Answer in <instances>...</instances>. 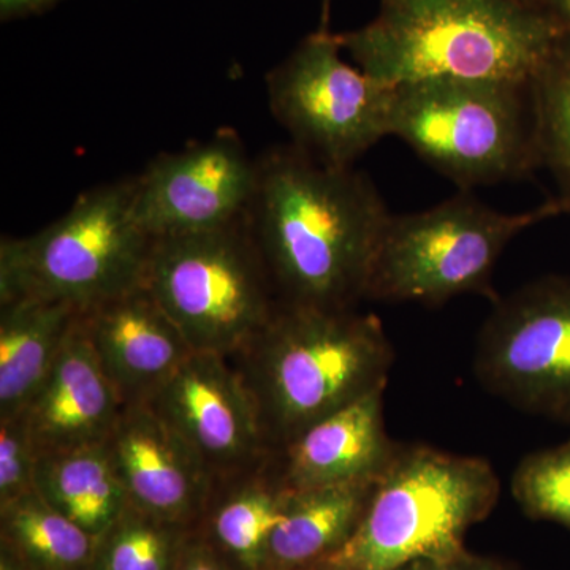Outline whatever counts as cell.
Instances as JSON below:
<instances>
[{"label":"cell","mask_w":570,"mask_h":570,"mask_svg":"<svg viewBox=\"0 0 570 570\" xmlns=\"http://www.w3.org/2000/svg\"><path fill=\"white\" fill-rule=\"evenodd\" d=\"M193 530L129 505L97 540L89 570H175L179 551Z\"/></svg>","instance_id":"obj_22"},{"label":"cell","mask_w":570,"mask_h":570,"mask_svg":"<svg viewBox=\"0 0 570 570\" xmlns=\"http://www.w3.org/2000/svg\"><path fill=\"white\" fill-rule=\"evenodd\" d=\"M2 553L26 570H89L97 540L37 491L0 508Z\"/></svg>","instance_id":"obj_21"},{"label":"cell","mask_w":570,"mask_h":570,"mask_svg":"<svg viewBox=\"0 0 570 570\" xmlns=\"http://www.w3.org/2000/svg\"><path fill=\"white\" fill-rule=\"evenodd\" d=\"M247 225L285 305L348 309L366 299L390 216L374 184L294 145L257 159Z\"/></svg>","instance_id":"obj_1"},{"label":"cell","mask_w":570,"mask_h":570,"mask_svg":"<svg viewBox=\"0 0 570 570\" xmlns=\"http://www.w3.org/2000/svg\"><path fill=\"white\" fill-rule=\"evenodd\" d=\"M36 491L96 540L130 505L107 442L40 456Z\"/></svg>","instance_id":"obj_20"},{"label":"cell","mask_w":570,"mask_h":570,"mask_svg":"<svg viewBox=\"0 0 570 570\" xmlns=\"http://www.w3.org/2000/svg\"><path fill=\"white\" fill-rule=\"evenodd\" d=\"M475 379L524 414L570 423V279L543 277L493 302Z\"/></svg>","instance_id":"obj_10"},{"label":"cell","mask_w":570,"mask_h":570,"mask_svg":"<svg viewBox=\"0 0 570 570\" xmlns=\"http://www.w3.org/2000/svg\"><path fill=\"white\" fill-rule=\"evenodd\" d=\"M151 246L135 217V175L100 184L37 234L2 238L0 303L45 299L85 313L141 287Z\"/></svg>","instance_id":"obj_5"},{"label":"cell","mask_w":570,"mask_h":570,"mask_svg":"<svg viewBox=\"0 0 570 570\" xmlns=\"http://www.w3.org/2000/svg\"><path fill=\"white\" fill-rule=\"evenodd\" d=\"M532 3L557 24L570 43V0H532Z\"/></svg>","instance_id":"obj_29"},{"label":"cell","mask_w":570,"mask_h":570,"mask_svg":"<svg viewBox=\"0 0 570 570\" xmlns=\"http://www.w3.org/2000/svg\"><path fill=\"white\" fill-rule=\"evenodd\" d=\"M562 214H570V195H564L561 198Z\"/></svg>","instance_id":"obj_30"},{"label":"cell","mask_w":570,"mask_h":570,"mask_svg":"<svg viewBox=\"0 0 570 570\" xmlns=\"http://www.w3.org/2000/svg\"><path fill=\"white\" fill-rule=\"evenodd\" d=\"M253 396L269 453L389 384L395 352L376 314L279 303L230 356Z\"/></svg>","instance_id":"obj_3"},{"label":"cell","mask_w":570,"mask_h":570,"mask_svg":"<svg viewBox=\"0 0 570 570\" xmlns=\"http://www.w3.org/2000/svg\"><path fill=\"white\" fill-rule=\"evenodd\" d=\"M175 570H235V568L193 530L179 551Z\"/></svg>","instance_id":"obj_27"},{"label":"cell","mask_w":570,"mask_h":570,"mask_svg":"<svg viewBox=\"0 0 570 570\" xmlns=\"http://www.w3.org/2000/svg\"><path fill=\"white\" fill-rule=\"evenodd\" d=\"M81 324L124 406L149 403L195 352L145 285L85 311Z\"/></svg>","instance_id":"obj_14"},{"label":"cell","mask_w":570,"mask_h":570,"mask_svg":"<svg viewBox=\"0 0 570 570\" xmlns=\"http://www.w3.org/2000/svg\"><path fill=\"white\" fill-rule=\"evenodd\" d=\"M124 403L107 376L81 324V314L63 341L50 373L22 409L40 456L102 444L124 411Z\"/></svg>","instance_id":"obj_15"},{"label":"cell","mask_w":570,"mask_h":570,"mask_svg":"<svg viewBox=\"0 0 570 570\" xmlns=\"http://www.w3.org/2000/svg\"><path fill=\"white\" fill-rule=\"evenodd\" d=\"M524 2H531L532 3V0H524Z\"/></svg>","instance_id":"obj_31"},{"label":"cell","mask_w":570,"mask_h":570,"mask_svg":"<svg viewBox=\"0 0 570 570\" xmlns=\"http://www.w3.org/2000/svg\"><path fill=\"white\" fill-rule=\"evenodd\" d=\"M291 494L269 453L253 468L214 479L194 530L235 570H265L269 540Z\"/></svg>","instance_id":"obj_17"},{"label":"cell","mask_w":570,"mask_h":570,"mask_svg":"<svg viewBox=\"0 0 570 570\" xmlns=\"http://www.w3.org/2000/svg\"><path fill=\"white\" fill-rule=\"evenodd\" d=\"M510 491L531 519L570 530V439L524 456L513 471Z\"/></svg>","instance_id":"obj_24"},{"label":"cell","mask_w":570,"mask_h":570,"mask_svg":"<svg viewBox=\"0 0 570 570\" xmlns=\"http://www.w3.org/2000/svg\"><path fill=\"white\" fill-rule=\"evenodd\" d=\"M535 149L570 195V43L564 41L531 85Z\"/></svg>","instance_id":"obj_23"},{"label":"cell","mask_w":570,"mask_h":570,"mask_svg":"<svg viewBox=\"0 0 570 570\" xmlns=\"http://www.w3.org/2000/svg\"><path fill=\"white\" fill-rule=\"evenodd\" d=\"M557 214H562L561 200L509 214L464 193L425 212L392 214L366 299L438 306L475 294L497 302L493 273L505 247L521 232Z\"/></svg>","instance_id":"obj_8"},{"label":"cell","mask_w":570,"mask_h":570,"mask_svg":"<svg viewBox=\"0 0 570 570\" xmlns=\"http://www.w3.org/2000/svg\"><path fill=\"white\" fill-rule=\"evenodd\" d=\"M80 314L45 299L0 303V419L21 414Z\"/></svg>","instance_id":"obj_18"},{"label":"cell","mask_w":570,"mask_h":570,"mask_svg":"<svg viewBox=\"0 0 570 570\" xmlns=\"http://www.w3.org/2000/svg\"><path fill=\"white\" fill-rule=\"evenodd\" d=\"M266 92L291 145L330 167H354L390 137L395 86L351 66L336 33L318 31L299 41L266 75Z\"/></svg>","instance_id":"obj_9"},{"label":"cell","mask_w":570,"mask_h":570,"mask_svg":"<svg viewBox=\"0 0 570 570\" xmlns=\"http://www.w3.org/2000/svg\"><path fill=\"white\" fill-rule=\"evenodd\" d=\"M62 0H0V18L2 21L32 17L52 9Z\"/></svg>","instance_id":"obj_28"},{"label":"cell","mask_w":570,"mask_h":570,"mask_svg":"<svg viewBox=\"0 0 570 570\" xmlns=\"http://www.w3.org/2000/svg\"><path fill=\"white\" fill-rule=\"evenodd\" d=\"M397 570H517L513 566L490 557L469 553L466 549L445 557L420 558Z\"/></svg>","instance_id":"obj_26"},{"label":"cell","mask_w":570,"mask_h":570,"mask_svg":"<svg viewBox=\"0 0 570 570\" xmlns=\"http://www.w3.org/2000/svg\"><path fill=\"white\" fill-rule=\"evenodd\" d=\"M257 179V159L223 129L149 160L135 175V217L151 238L219 230L246 219Z\"/></svg>","instance_id":"obj_11"},{"label":"cell","mask_w":570,"mask_h":570,"mask_svg":"<svg viewBox=\"0 0 570 570\" xmlns=\"http://www.w3.org/2000/svg\"><path fill=\"white\" fill-rule=\"evenodd\" d=\"M374 482L292 491L269 540L265 570H306L340 549L362 519Z\"/></svg>","instance_id":"obj_19"},{"label":"cell","mask_w":570,"mask_h":570,"mask_svg":"<svg viewBox=\"0 0 570 570\" xmlns=\"http://www.w3.org/2000/svg\"><path fill=\"white\" fill-rule=\"evenodd\" d=\"M39 453L24 420L0 419V508L36 491Z\"/></svg>","instance_id":"obj_25"},{"label":"cell","mask_w":570,"mask_h":570,"mask_svg":"<svg viewBox=\"0 0 570 570\" xmlns=\"http://www.w3.org/2000/svg\"><path fill=\"white\" fill-rule=\"evenodd\" d=\"M387 385L374 389L306 428L283 449L272 453L288 490L321 489L379 479L400 445L385 430L384 395Z\"/></svg>","instance_id":"obj_16"},{"label":"cell","mask_w":570,"mask_h":570,"mask_svg":"<svg viewBox=\"0 0 570 570\" xmlns=\"http://www.w3.org/2000/svg\"><path fill=\"white\" fill-rule=\"evenodd\" d=\"M499 493L490 461L400 442L354 532L306 570H397L420 558L456 553Z\"/></svg>","instance_id":"obj_4"},{"label":"cell","mask_w":570,"mask_h":570,"mask_svg":"<svg viewBox=\"0 0 570 570\" xmlns=\"http://www.w3.org/2000/svg\"><path fill=\"white\" fill-rule=\"evenodd\" d=\"M107 444L130 505L168 523L197 527L213 474L148 404L124 407Z\"/></svg>","instance_id":"obj_13"},{"label":"cell","mask_w":570,"mask_h":570,"mask_svg":"<svg viewBox=\"0 0 570 570\" xmlns=\"http://www.w3.org/2000/svg\"><path fill=\"white\" fill-rule=\"evenodd\" d=\"M390 137L461 189L513 181L539 167L531 86L517 82L395 86Z\"/></svg>","instance_id":"obj_6"},{"label":"cell","mask_w":570,"mask_h":570,"mask_svg":"<svg viewBox=\"0 0 570 570\" xmlns=\"http://www.w3.org/2000/svg\"><path fill=\"white\" fill-rule=\"evenodd\" d=\"M142 285L195 352L225 358L238 354L281 303L247 217L219 230L153 238Z\"/></svg>","instance_id":"obj_7"},{"label":"cell","mask_w":570,"mask_h":570,"mask_svg":"<svg viewBox=\"0 0 570 570\" xmlns=\"http://www.w3.org/2000/svg\"><path fill=\"white\" fill-rule=\"evenodd\" d=\"M356 67L387 86L483 80L531 86L566 39L524 0H381L363 28L336 33Z\"/></svg>","instance_id":"obj_2"},{"label":"cell","mask_w":570,"mask_h":570,"mask_svg":"<svg viewBox=\"0 0 570 570\" xmlns=\"http://www.w3.org/2000/svg\"><path fill=\"white\" fill-rule=\"evenodd\" d=\"M146 404L214 479L245 471L269 455L253 396L223 355L194 352Z\"/></svg>","instance_id":"obj_12"}]
</instances>
